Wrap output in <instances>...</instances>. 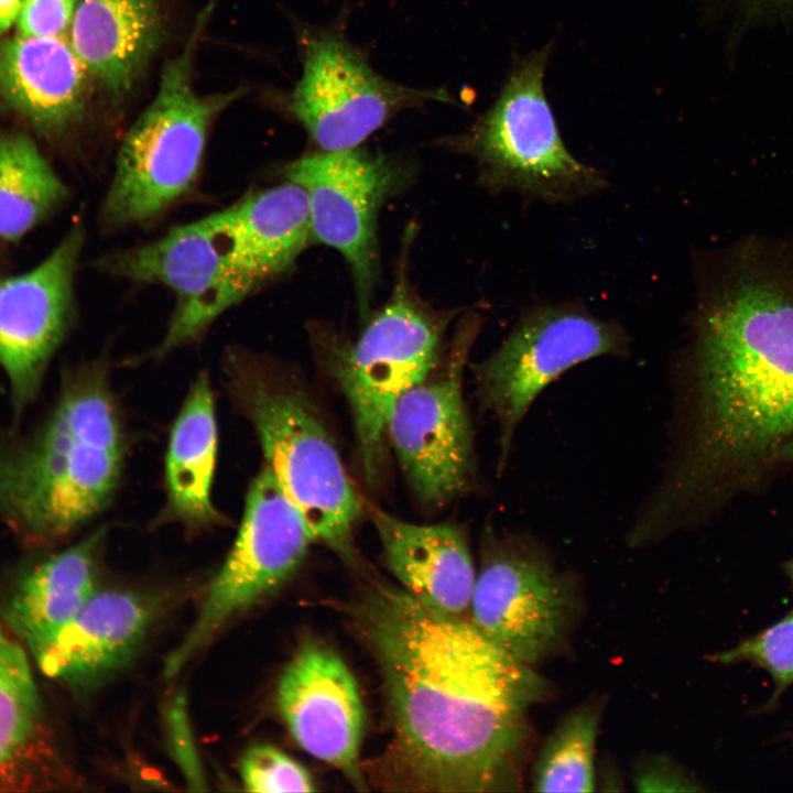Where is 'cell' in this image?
Listing matches in <instances>:
<instances>
[{
    "mask_svg": "<svg viewBox=\"0 0 793 793\" xmlns=\"http://www.w3.org/2000/svg\"><path fill=\"white\" fill-rule=\"evenodd\" d=\"M698 275L676 362L674 448L628 532L642 546L748 488L793 435V276L748 252Z\"/></svg>",
    "mask_w": 793,
    "mask_h": 793,
    "instance_id": "obj_1",
    "label": "cell"
},
{
    "mask_svg": "<svg viewBox=\"0 0 793 793\" xmlns=\"http://www.w3.org/2000/svg\"><path fill=\"white\" fill-rule=\"evenodd\" d=\"M378 663L391 740L387 783L423 792L518 791L530 709L547 681L465 617L438 612L399 585L374 583L351 609Z\"/></svg>",
    "mask_w": 793,
    "mask_h": 793,
    "instance_id": "obj_2",
    "label": "cell"
},
{
    "mask_svg": "<svg viewBox=\"0 0 793 793\" xmlns=\"http://www.w3.org/2000/svg\"><path fill=\"white\" fill-rule=\"evenodd\" d=\"M122 460L102 363L67 370L34 427L0 432V520L26 544L58 542L110 502Z\"/></svg>",
    "mask_w": 793,
    "mask_h": 793,
    "instance_id": "obj_3",
    "label": "cell"
},
{
    "mask_svg": "<svg viewBox=\"0 0 793 793\" xmlns=\"http://www.w3.org/2000/svg\"><path fill=\"white\" fill-rule=\"evenodd\" d=\"M229 390L253 425L267 466L319 541L354 561L365 510L339 453L306 394L241 351L227 356Z\"/></svg>",
    "mask_w": 793,
    "mask_h": 793,
    "instance_id": "obj_4",
    "label": "cell"
},
{
    "mask_svg": "<svg viewBox=\"0 0 793 793\" xmlns=\"http://www.w3.org/2000/svg\"><path fill=\"white\" fill-rule=\"evenodd\" d=\"M211 9L164 64L154 98L122 140L100 210L106 229L149 224L185 196L198 177L211 123L242 94L202 95L194 88V55Z\"/></svg>",
    "mask_w": 793,
    "mask_h": 793,
    "instance_id": "obj_5",
    "label": "cell"
},
{
    "mask_svg": "<svg viewBox=\"0 0 793 793\" xmlns=\"http://www.w3.org/2000/svg\"><path fill=\"white\" fill-rule=\"evenodd\" d=\"M550 48L525 57L489 110L450 143L476 159L490 189L566 204L604 191L609 181L561 138L543 88Z\"/></svg>",
    "mask_w": 793,
    "mask_h": 793,
    "instance_id": "obj_6",
    "label": "cell"
},
{
    "mask_svg": "<svg viewBox=\"0 0 793 793\" xmlns=\"http://www.w3.org/2000/svg\"><path fill=\"white\" fill-rule=\"evenodd\" d=\"M441 339L442 326L402 283L354 341H321L350 406L369 482L383 461L389 415L399 398L438 365Z\"/></svg>",
    "mask_w": 793,
    "mask_h": 793,
    "instance_id": "obj_7",
    "label": "cell"
},
{
    "mask_svg": "<svg viewBox=\"0 0 793 793\" xmlns=\"http://www.w3.org/2000/svg\"><path fill=\"white\" fill-rule=\"evenodd\" d=\"M629 346L620 324L596 317L580 301L537 303L528 309L475 368L481 404L499 424V468L522 419L552 381L586 360L624 356Z\"/></svg>",
    "mask_w": 793,
    "mask_h": 793,
    "instance_id": "obj_8",
    "label": "cell"
},
{
    "mask_svg": "<svg viewBox=\"0 0 793 793\" xmlns=\"http://www.w3.org/2000/svg\"><path fill=\"white\" fill-rule=\"evenodd\" d=\"M579 599L572 575L535 541L490 536L466 616L503 652L533 665L567 643Z\"/></svg>",
    "mask_w": 793,
    "mask_h": 793,
    "instance_id": "obj_9",
    "label": "cell"
},
{
    "mask_svg": "<svg viewBox=\"0 0 793 793\" xmlns=\"http://www.w3.org/2000/svg\"><path fill=\"white\" fill-rule=\"evenodd\" d=\"M98 267L130 282L163 285L174 294L167 329L148 354L153 359L198 338L224 312L262 286L233 256L216 213L176 226L151 242L108 253Z\"/></svg>",
    "mask_w": 793,
    "mask_h": 793,
    "instance_id": "obj_10",
    "label": "cell"
},
{
    "mask_svg": "<svg viewBox=\"0 0 793 793\" xmlns=\"http://www.w3.org/2000/svg\"><path fill=\"white\" fill-rule=\"evenodd\" d=\"M314 541L304 517L265 466L249 488L237 539L196 620L165 661V675H176L231 618L287 580Z\"/></svg>",
    "mask_w": 793,
    "mask_h": 793,
    "instance_id": "obj_11",
    "label": "cell"
},
{
    "mask_svg": "<svg viewBox=\"0 0 793 793\" xmlns=\"http://www.w3.org/2000/svg\"><path fill=\"white\" fill-rule=\"evenodd\" d=\"M302 63L286 106L321 151L357 148L405 109L453 101L444 89H417L384 78L332 30L306 36Z\"/></svg>",
    "mask_w": 793,
    "mask_h": 793,
    "instance_id": "obj_12",
    "label": "cell"
},
{
    "mask_svg": "<svg viewBox=\"0 0 793 793\" xmlns=\"http://www.w3.org/2000/svg\"><path fill=\"white\" fill-rule=\"evenodd\" d=\"M283 174L307 194L312 239L349 264L365 318L378 274L379 211L405 185L406 169L357 146L302 156L285 164Z\"/></svg>",
    "mask_w": 793,
    "mask_h": 793,
    "instance_id": "obj_13",
    "label": "cell"
},
{
    "mask_svg": "<svg viewBox=\"0 0 793 793\" xmlns=\"http://www.w3.org/2000/svg\"><path fill=\"white\" fill-rule=\"evenodd\" d=\"M470 335L457 339L442 368L399 398L387 422L385 437L414 493L432 508L463 493L472 476V431L461 384Z\"/></svg>",
    "mask_w": 793,
    "mask_h": 793,
    "instance_id": "obj_14",
    "label": "cell"
},
{
    "mask_svg": "<svg viewBox=\"0 0 793 793\" xmlns=\"http://www.w3.org/2000/svg\"><path fill=\"white\" fill-rule=\"evenodd\" d=\"M83 245L77 225L37 267L0 282V367L9 383L13 428L36 400L70 328Z\"/></svg>",
    "mask_w": 793,
    "mask_h": 793,
    "instance_id": "obj_15",
    "label": "cell"
},
{
    "mask_svg": "<svg viewBox=\"0 0 793 793\" xmlns=\"http://www.w3.org/2000/svg\"><path fill=\"white\" fill-rule=\"evenodd\" d=\"M276 704L296 743L367 790L360 747L365 708L351 671L326 643L307 639L285 665Z\"/></svg>",
    "mask_w": 793,
    "mask_h": 793,
    "instance_id": "obj_16",
    "label": "cell"
},
{
    "mask_svg": "<svg viewBox=\"0 0 793 793\" xmlns=\"http://www.w3.org/2000/svg\"><path fill=\"white\" fill-rule=\"evenodd\" d=\"M153 615L151 602L139 594L95 591L34 659L51 678L73 686L95 684L132 660Z\"/></svg>",
    "mask_w": 793,
    "mask_h": 793,
    "instance_id": "obj_17",
    "label": "cell"
},
{
    "mask_svg": "<svg viewBox=\"0 0 793 793\" xmlns=\"http://www.w3.org/2000/svg\"><path fill=\"white\" fill-rule=\"evenodd\" d=\"M363 506L399 586L438 612L466 617L477 571L463 532L449 523L406 522L368 501Z\"/></svg>",
    "mask_w": 793,
    "mask_h": 793,
    "instance_id": "obj_18",
    "label": "cell"
},
{
    "mask_svg": "<svg viewBox=\"0 0 793 793\" xmlns=\"http://www.w3.org/2000/svg\"><path fill=\"white\" fill-rule=\"evenodd\" d=\"M166 0H79L69 42L116 98L134 88L157 51Z\"/></svg>",
    "mask_w": 793,
    "mask_h": 793,
    "instance_id": "obj_19",
    "label": "cell"
},
{
    "mask_svg": "<svg viewBox=\"0 0 793 793\" xmlns=\"http://www.w3.org/2000/svg\"><path fill=\"white\" fill-rule=\"evenodd\" d=\"M88 74L66 36L0 41V97L41 129L58 131L79 119Z\"/></svg>",
    "mask_w": 793,
    "mask_h": 793,
    "instance_id": "obj_20",
    "label": "cell"
},
{
    "mask_svg": "<svg viewBox=\"0 0 793 793\" xmlns=\"http://www.w3.org/2000/svg\"><path fill=\"white\" fill-rule=\"evenodd\" d=\"M105 528L34 565L8 600L3 618L33 656L79 611L95 590Z\"/></svg>",
    "mask_w": 793,
    "mask_h": 793,
    "instance_id": "obj_21",
    "label": "cell"
},
{
    "mask_svg": "<svg viewBox=\"0 0 793 793\" xmlns=\"http://www.w3.org/2000/svg\"><path fill=\"white\" fill-rule=\"evenodd\" d=\"M216 214L233 256L262 285L287 272L312 240L307 194L291 181Z\"/></svg>",
    "mask_w": 793,
    "mask_h": 793,
    "instance_id": "obj_22",
    "label": "cell"
},
{
    "mask_svg": "<svg viewBox=\"0 0 793 793\" xmlns=\"http://www.w3.org/2000/svg\"><path fill=\"white\" fill-rule=\"evenodd\" d=\"M217 454L214 398L202 372L171 430L166 454L167 510L194 526L218 522L210 492Z\"/></svg>",
    "mask_w": 793,
    "mask_h": 793,
    "instance_id": "obj_23",
    "label": "cell"
},
{
    "mask_svg": "<svg viewBox=\"0 0 793 793\" xmlns=\"http://www.w3.org/2000/svg\"><path fill=\"white\" fill-rule=\"evenodd\" d=\"M66 196L64 183L29 137H0V238L21 239Z\"/></svg>",
    "mask_w": 793,
    "mask_h": 793,
    "instance_id": "obj_24",
    "label": "cell"
},
{
    "mask_svg": "<svg viewBox=\"0 0 793 793\" xmlns=\"http://www.w3.org/2000/svg\"><path fill=\"white\" fill-rule=\"evenodd\" d=\"M601 710L580 705L565 715L543 742L532 771L536 792H593Z\"/></svg>",
    "mask_w": 793,
    "mask_h": 793,
    "instance_id": "obj_25",
    "label": "cell"
},
{
    "mask_svg": "<svg viewBox=\"0 0 793 793\" xmlns=\"http://www.w3.org/2000/svg\"><path fill=\"white\" fill-rule=\"evenodd\" d=\"M40 697L23 648L0 627V769L28 742Z\"/></svg>",
    "mask_w": 793,
    "mask_h": 793,
    "instance_id": "obj_26",
    "label": "cell"
},
{
    "mask_svg": "<svg viewBox=\"0 0 793 793\" xmlns=\"http://www.w3.org/2000/svg\"><path fill=\"white\" fill-rule=\"evenodd\" d=\"M714 660L721 664L750 662L767 671L774 682V703L793 684V611L747 638L734 648L718 653Z\"/></svg>",
    "mask_w": 793,
    "mask_h": 793,
    "instance_id": "obj_27",
    "label": "cell"
},
{
    "mask_svg": "<svg viewBox=\"0 0 793 793\" xmlns=\"http://www.w3.org/2000/svg\"><path fill=\"white\" fill-rule=\"evenodd\" d=\"M239 769L243 785L250 792L315 791L309 772L271 745L261 743L249 748L240 760Z\"/></svg>",
    "mask_w": 793,
    "mask_h": 793,
    "instance_id": "obj_28",
    "label": "cell"
},
{
    "mask_svg": "<svg viewBox=\"0 0 793 793\" xmlns=\"http://www.w3.org/2000/svg\"><path fill=\"white\" fill-rule=\"evenodd\" d=\"M78 3L79 0H23L17 20L19 34L66 36Z\"/></svg>",
    "mask_w": 793,
    "mask_h": 793,
    "instance_id": "obj_29",
    "label": "cell"
},
{
    "mask_svg": "<svg viewBox=\"0 0 793 793\" xmlns=\"http://www.w3.org/2000/svg\"><path fill=\"white\" fill-rule=\"evenodd\" d=\"M632 783L640 792H695L699 783L672 758L653 753L639 759L632 771Z\"/></svg>",
    "mask_w": 793,
    "mask_h": 793,
    "instance_id": "obj_30",
    "label": "cell"
},
{
    "mask_svg": "<svg viewBox=\"0 0 793 793\" xmlns=\"http://www.w3.org/2000/svg\"><path fill=\"white\" fill-rule=\"evenodd\" d=\"M169 716L173 749L175 751L177 762L183 769L188 782L191 784L199 785L200 789H203L202 784H204V779L202 768L192 741V735L188 728L183 704L180 703L178 699H176L173 704L169 711Z\"/></svg>",
    "mask_w": 793,
    "mask_h": 793,
    "instance_id": "obj_31",
    "label": "cell"
},
{
    "mask_svg": "<svg viewBox=\"0 0 793 793\" xmlns=\"http://www.w3.org/2000/svg\"><path fill=\"white\" fill-rule=\"evenodd\" d=\"M23 0H0V33L17 23Z\"/></svg>",
    "mask_w": 793,
    "mask_h": 793,
    "instance_id": "obj_32",
    "label": "cell"
},
{
    "mask_svg": "<svg viewBox=\"0 0 793 793\" xmlns=\"http://www.w3.org/2000/svg\"><path fill=\"white\" fill-rule=\"evenodd\" d=\"M776 460L793 461V435L780 448Z\"/></svg>",
    "mask_w": 793,
    "mask_h": 793,
    "instance_id": "obj_33",
    "label": "cell"
},
{
    "mask_svg": "<svg viewBox=\"0 0 793 793\" xmlns=\"http://www.w3.org/2000/svg\"><path fill=\"white\" fill-rule=\"evenodd\" d=\"M786 573L793 584V557L792 560L786 564Z\"/></svg>",
    "mask_w": 793,
    "mask_h": 793,
    "instance_id": "obj_34",
    "label": "cell"
}]
</instances>
